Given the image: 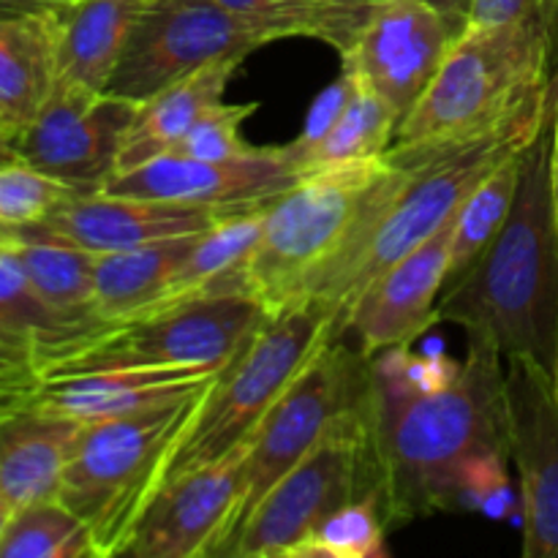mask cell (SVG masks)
Masks as SVG:
<instances>
[{
	"mask_svg": "<svg viewBox=\"0 0 558 558\" xmlns=\"http://www.w3.org/2000/svg\"><path fill=\"white\" fill-rule=\"evenodd\" d=\"M368 439L387 529L456 510L463 466L507 450L505 357L469 341L456 379L434 390H412L371 368Z\"/></svg>",
	"mask_w": 558,
	"mask_h": 558,
	"instance_id": "obj_1",
	"label": "cell"
},
{
	"mask_svg": "<svg viewBox=\"0 0 558 558\" xmlns=\"http://www.w3.org/2000/svg\"><path fill=\"white\" fill-rule=\"evenodd\" d=\"M550 120L521 153V183L510 218L485 254L450 281L436 314L466 341L501 357H532L548 371L558 360V218L550 189Z\"/></svg>",
	"mask_w": 558,
	"mask_h": 558,
	"instance_id": "obj_2",
	"label": "cell"
},
{
	"mask_svg": "<svg viewBox=\"0 0 558 558\" xmlns=\"http://www.w3.org/2000/svg\"><path fill=\"white\" fill-rule=\"evenodd\" d=\"M556 80V76H554ZM554 109V96L537 112L526 114L510 129L461 147L434 161L396 167L390 163L379 183L365 196L363 210L354 218L336 254L308 278L300 303H319L332 316L336 338L343 316L360 294L401 256L434 238L458 213L480 180L499 167L512 153L523 150Z\"/></svg>",
	"mask_w": 558,
	"mask_h": 558,
	"instance_id": "obj_3",
	"label": "cell"
},
{
	"mask_svg": "<svg viewBox=\"0 0 558 558\" xmlns=\"http://www.w3.org/2000/svg\"><path fill=\"white\" fill-rule=\"evenodd\" d=\"M556 58L558 38L543 27L469 22L385 158L414 167L510 129L550 101Z\"/></svg>",
	"mask_w": 558,
	"mask_h": 558,
	"instance_id": "obj_4",
	"label": "cell"
},
{
	"mask_svg": "<svg viewBox=\"0 0 558 558\" xmlns=\"http://www.w3.org/2000/svg\"><path fill=\"white\" fill-rule=\"evenodd\" d=\"M207 390L129 417L82 423L58 499L85 523L98 558L125 556Z\"/></svg>",
	"mask_w": 558,
	"mask_h": 558,
	"instance_id": "obj_5",
	"label": "cell"
},
{
	"mask_svg": "<svg viewBox=\"0 0 558 558\" xmlns=\"http://www.w3.org/2000/svg\"><path fill=\"white\" fill-rule=\"evenodd\" d=\"M332 338V316L319 303H300L267 316L238 357L218 371L169 461L167 480L221 461L245 445L287 387Z\"/></svg>",
	"mask_w": 558,
	"mask_h": 558,
	"instance_id": "obj_6",
	"label": "cell"
},
{
	"mask_svg": "<svg viewBox=\"0 0 558 558\" xmlns=\"http://www.w3.org/2000/svg\"><path fill=\"white\" fill-rule=\"evenodd\" d=\"M387 158L311 169L265 210V223L245 262V294L267 314L298 305L308 278L330 259L352 229Z\"/></svg>",
	"mask_w": 558,
	"mask_h": 558,
	"instance_id": "obj_7",
	"label": "cell"
},
{
	"mask_svg": "<svg viewBox=\"0 0 558 558\" xmlns=\"http://www.w3.org/2000/svg\"><path fill=\"white\" fill-rule=\"evenodd\" d=\"M376 496L368 439V401L347 414L325 441L289 469L259 499L234 537L229 558H292L322 518L341 505Z\"/></svg>",
	"mask_w": 558,
	"mask_h": 558,
	"instance_id": "obj_8",
	"label": "cell"
},
{
	"mask_svg": "<svg viewBox=\"0 0 558 558\" xmlns=\"http://www.w3.org/2000/svg\"><path fill=\"white\" fill-rule=\"evenodd\" d=\"M368 392L371 357H365L354 343L347 338H332L316 352V357L305 365L303 374L287 387V392L251 434L238 532L262 496L289 469L298 466L319 441H325L347 414L365 407Z\"/></svg>",
	"mask_w": 558,
	"mask_h": 558,
	"instance_id": "obj_9",
	"label": "cell"
},
{
	"mask_svg": "<svg viewBox=\"0 0 558 558\" xmlns=\"http://www.w3.org/2000/svg\"><path fill=\"white\" fill-rule=\"evenodd\" d=\"M248 294H207L158 314L104 327L85 349L44 376L120 365H196L221 371L267 319Z\"/></svg>",
	"mask_w": 558,
	"mask_h": 558,
	"instance_id": "obj_10",
	"label": "cell"
},
{
	"mask_svg": "<svg viewBox=\"0 0 558 558\" xmlns=\"http://www.w3.org/2000/svg\"><path fill=\"white\" fill-rule=\"evenodd\" d=\"M259 47L265 41L218 0H145L107 90L140 104L205 65L245 60Z\"/></svg>",
	"mask_w": 558,
	"mask_h": 558,
	"instance_id": "obj_11",
	"label": "cell"
},
{
	"mask_svg": "<svg viewBox=\"0 0 558 558\" xmlns=\"http://www.w3.org/2000/svg\"><path fill=\"white\" fill-rule=\"evenodd\" d=\"M140 104L114 93L54 85L25 131L9 142L16 158L69 185L98 194L118 174L120 145Z\"/></svg>",
	"mask_w": 558,
	"mask_h": 558,
	"instance_id": "obj_12",
	"label": "cell"
},
{
	"mask_svg": "<svg viewBox=\"0 0 558 558\" xmlns=\"http://www.w3.org/2000/svg\"><path fill=\"white\" fill-rule=\"evenodd\" d=\"M505 436L521 477L523 556L558 558V387L532 357H505Z\"/></svg>",
	"mask_w": 558,
	"mask_h": 558,
	"instance_id": "obj_13",
	"label": "cell"
},
{
	"mask_svg": "<svg viewBox=\"0 0 558 558\" xmlns=\"http://www.w3.org/2000/svg\"><path fill=\"white\" fill-rule=\"evenodd\" d=\"M245 458L248 441L221 461L169 477L147 505L125 556H227L245 494Z\"/></svg>",
	"mask_w": 558,
	"mask_h": 558,
	"instance_id": "obj_14",
	"label": "cell"
},
{
	"mask_svg": "<svg viewBox=\"0 0 558 558\" xmlns=\"http://www.w3.org/2000/svg\"><path fill=\"white\" fill-rule=\"evenodd\" d=\"M300 178L303 174L294 169L281 145H251L240 156L221 158V161L167 153V156L118 172L104 191L210 207L218 213H240L267 207L283 191L292 189Z\"/></svg>",
	"mask_w": 558,
	"mask_h": 558,
	"instance_id": "obj_15",
	"label": "cell"
},
{
	"mask_svg": "<svg viewBox=\"0 0 558 558\" xmlns=\"http://www.w3.org/2000/svg\"><path fill=\"white\" fill-rule=\"evenodd\" d=\"M452 38L447 22L428 3L392 0L360 31L357 41L343 54V69L403 120L434 82Z\"/></svg>",
	"mask_w": 558,
	"mask_h": 558,
	"instance_id": "obj_16",
	"label": "cell"
},
{
	"mask_svg": "<svg viewBox=\"0 0 558 558\" xmlns=\"http://www.w3.org/2000/svg\"><path fill=\"white\" fill-rule=\"evenodd\" d=\"M452 221L412 254L387 267L343 316L341 336L365 357L392 347H412L439 322L436 305L450 283Z\"/></svg>",
	"mask_w": 558,
	"mask_h": 558,
	"instance_id": "obj_17",
	"label": "cell"
},
{
	"mask_svg": "<svg viewBox=\"0 0 558 558\" xmlns=\"http://www.w3.org/2000/svg\"><path fill=\"white\" fill-rule=\"evenodd\" d=\"M223 216L229 213L98 191V194H71L58 210L36 223V229L69 240L90 254H114L161 240L199 234Z\"/></svg>",
	"mask_w": 558,
	"mask_h": 558,
	"instance_id": "obj_18",
	"label": "cell"
},
{
	"mask_svg": "<svg viewBox=\"0 0 558 558\" xmlns=\"http://www.w3.org/2000/svg\"><path fill=\"white\" fill-rule=\"evenodd\" d=\"M218 371L196 365H120V368L71 371L44 376L33 407L63 414L76 423L129 417L163 403L202 392L216 381Z\"/></svg>",
	"mask_w": 558,
	"mask_h": 558,
	"instance_id": "obj_19",
	"label": "cell"
},
{
	"mask_svg": "<svg viewBox=\"0 0 558 558\" xmlns=\"http://www.w3.org/2000/svg\"><path fill=\"white\" fill-rule=\"evenodd\" d=\"M145 0H58L38 9L54 38V85L104 93Z\"/></svg>",
	"mask_w": 558,
	"mask_h": 558,
	"instance_id": "obj_20",
	"label": "cell"
},
{
	"mask_svg": "<svg viewBox=\"0 0 558 558\" xmlns=\"http://www.w3.org/2000/svg\"><path fill=\"white\" fill-rule=\"evenodd\" d=\"M80 428L33 403L0 417V490L14 510L58 499Z\"/></svg>",
	"mask_w": 558,
	"mask_h": 558,
	"instance_id": "obj_21",
	"label": "cell"
},
{
	"mask_svg": "<svg viewBox=\"0 0 558 558\" xmlns=\"http://www.w3.org/2000/svg\"><path fill=\"white\" fill-rule=\"evenodd\" d=\"M112 322H76L49 308L27 283L14 256V238L0 248V341L22 349L44 374L58 368Z\"/></svg>",
	"mask_w": 558,
	"mask_h": 558,
	"instance_id": "obj_22",
	"label": "cell"
},
{
	"mask_svg": "<svg viewBox=\"0 0 558 558\" xmlns=\"http://www.w3.org/2000/svg\"><path fill=\"white\" fill-rule=\"evenodd\" d=\"M58 82L52 27L44 11H0V125L5 142L33 123Z\"/></svg>",
	"mask_w": 558,
	"mask_h": 558,
	"instance_id": "obj_23",
	"label": "cell"
},
{
	"mask_svg": "<svg viewBox=\"0 0 558 558\" xmlns=\"http://www.w3.org/2000/svg\"><path fill=\"white\" fill-rule=\"evenodd\" d=\"M240 63H243L240 58L218 60V63L205 65V69L194 71L140 101L134 120L125 129L123 145H120L118 172L172 153L185 131L194 125V120L207 107L223 101L229 80L240 69Z\"/></svg>",
	"mask_w": 558,
	"mask_h": 558,
	"instance_id": "obj_24",
	"label": "cell"
},
{
	"mask_svg": "<svg viewBox=\"0 0 558 558\" xmlns=\"http://www.w3.org/2000/svg\"><path fill=\"white\" fill-rule=\"evenodd\" d=\"M196 234L161 240L114 254H96V314L107 322H129L150 316L167 298L172 278L189 256Z\"/></svg>",
	"mask_w": 558,
	"mask_h": 558,
	"instance_id": "obj_25",
	"label": "cell"
},
{
	"mask_svg": "<svg viewBox=\"0 0 558 558\" xmlns=\"http://www.w3.org/2000/svg\"><path fill=\"white\" fill-rule=\"evenodd\" d=\"M11 238L27 283L49 308L76 322H107L96 314V254L36 227L11 229Z\"/></svg>",
	"mask_w": 558,
	"mask_h": 558,
	"instance_id": "obj_26",
	"label": "cell"
},
{
	"mask_svg": "<svg viewBox=\"0 0 558 558\" xmlns=\"http://www.w3.org/2000/svg\"><path fill=\"white\" fill-rule=\"evenodd\" d=\"M349 71V69H347ZM398 114L371 90L365 82L354 76V90L349 101L343 104L341 114L332 123V129L322 136L319 145L303 158L300 172L330 167V163L349 161H371V158H385L387 150L396 142Z\"/></svg>",
	"mask_w": 558,
	"mask_h": 558,
	"instance_id": "obj_27",
	"label": "cell"
},
{
	"mask_svg": "<svg viewBox=\"0 0 558 558\" xmlns=\"http://www.w3.org/2000/svg\"><path fill=\"white\" fill-rule=\"evenodd\" d=\"M521 153L523 150L512 153L499 167L490 169L458 207L456 221H452L450 281L461 278L485 254V248L494 243L510 218L518 183H521Z\"/></svg>",
	"mask_w": 558,
	"mask_h": 558,
	"instance_id": "obj_28",
	"label": "cell"
},
{
	"mask_svg": "<svg viewBox=\"0 0 558 558\" xmlns=\"http://www.w3.org/2000/svg\"><path fill=\"white\" fill-rule=\"evenodd\" d=\"M0 558H98L85 523L60 499L36 501L14 510Z\"/></svg>",
	"mask_w": 558,
	"mask_h": 558,
	"instance_id": "obj_29",
	"label": "cell"
},
{
	"mask_svg": "<svg viewBox=\"0 0 558 558\" xmlns=\"http://www.w3.org/2000/svg\"><path fill=\"white\" fill-rule=\"evenodd\" d=\"M387 523L379 496L352 499L322 518L292 558H385Z\"/></svg>",
	"mask_w": 558,
	"mask_h": 558,
	"instance_id": "obj_30",
	"label": "cell"
},
{
	"mask_svg": "<svg viewBox=\"0 0 558 558\" xmlns=\"http://www.w3.org/2000/svg\"><path fill=\"white\" fill-rule=\"evenodd\" d=\"M74 191L25 161L0 163V227H36Z\"/></svg>",
	"mask_w": 558,
	"mask_h": 558,
	"instance_id": "obj_31",
	"label": "cell"
},
{
	"mask_svg": "<svg viewBox=\"0 0 558 558\" xmlns=\"http://www.w3.org/2000/svg\"><path fill=\"white\" fill-rule=\"evenodd\" d=\"M256 109H259V104H213L194 120V125L185 131V136L172 153L189 158H205V161L240 156L251 147L240 134V129Z\"/></svg>",
	"mask_w": 558,
	"mask_h": 558,
	"instance_id": "obj_32",
	"label": "cell"
},
{
	"mask_svg": "<svg viewBox=\"0 0 558 558\" xmlns=\"http://www.w3.org/2000/svg\"><path fill=\"white\" fill-rule=\"evenodd\" d=\"M265 44L278 38H314L316 0H218Z\"/></svg>",
	"mask_w": 558,
	"mask_h": 558,
	"instance_id": "obj_33",
	"label": "cell"
},
{
	"mask_svg": "<svg viewBox=\"0 0 558 558\" xmlns=\"http://www.w3.org/2000/svg\"><path fill=\"white\" fill-rule=\"evenodd\" d=\"M392 0H316L314 38L347 54L371 16Z\"/></svg>",
	"mask_w": 558,
	"mask_h": 558,
	"instance_id": "obj_34",
	"label": "cell"
},
{
	"mask_svg": "<svg viewBox=\"0 0 558 558\" xmlns=\"http://www.w3.org/2000/svg\"><path fill=\"white\" fill-rule=\"evenodd\" d=\"M352 90H354V74L352 71L343 69V74L338 76V80L332 82V85L327 87V90L314 101L308 118H305L303 131H300V134L294 136L289 145H281L283 153H287V158L294 163V169H298V172H300V163H303V158L308 156V153L319 145L322 136L332 129V123L338 120V114H341L343 104L349 101Z\"/></svg>",
	"mask_w": 558,
	"mask_h": 558,
	"instance_id": "obj_35",
	"label": "cell"
},
{
	"mask_svg": "<svg viewBox=\"0 0 558 558\" xmlns=\"http://www.w3.org/2000/svg\"><path fill=\"white\" fill-rule=\"evenodd\" d=\"M472 22L537 25L558 38V0H474Z\"/></svg>",
	"mask_w": 558,
	"mask_h": 558,
	"instance_id": "obj_36",
	"label": "cell"
},
{
	"mask_svg": "<svg viewBox=\"0 0 558 558\" xmlns=\"http://www.w3.org/2000/svg\"><path fill=\"white\" fill-rule=\"evenodd\" d=\"M41 385V368L22 349L0 341V403L27 407Z\"/></svg>",
	"mask_w": 558,
	"mask_h": 558,
	"instance_id": "obj_37",
	"label": "cell"
},
{
	"mask_svg": "<svg viewBox=\"0 0 558 558\" xmlns=\"http://www.w3.org/2000/svg\"><path fill=\"white\" fill-rule=\"evenodd\" d=\"M428 3L441 20L447 22V27L452 31V36L463 33L472 22V9H474V0H423Z\"/></svg>",
	"mask_w": 558,
	"mask_h": 558,
	"instance_id": "obj_38",
	"label": "cell"
},
{
	"mask_svg": "<svg viewBox=\"0 0 558 558\" xmlns=\"http://www.w3.org/2000/svg\"><path fill=\"white\" fill-rule=\"evenodd\" d=\"M550 189H554V205L558 218V69L554 80V120H550Z\"/></svg>",
	"mask_w": 558,
	"mask_h": 558,
	"instance_id": "obj_39",
	"label": "cell"
},
{
	"mask_svg": "<svg viewBox=\"0 0 558 558\" xmlns=\"http://www.w3.org/2000/svg\"><path fill=\"white\" fill-rule=\"evenodd\" d=\"M52 3L58 0H0V11H38Z\"/></svg>",
	"mask_w": 558,
	"mask_h": 558,
	"instance_id": "obj_40",
	"label": "cell"
},
{
	"mask_svg": "<svg viewBox=\"0 0 558 558\" xmlns=\"http://www.w3.org/2000/svg\"><path fill=\"white\" fill-rule=\"evenodd\" d=\"M11 515H14V507L9 505V499L3 496V490H0V539H3L5 534V526H9Z\"/></svg>",
	"mask_w": 558,
	"mask_h": 558,
	"instance_id": "obj_41",
	"label": "cell"
},
{
	"mask_svg": "<svg viewBox=\"0 0 558 558\" xmlns=\"http://www.w3.org/2000/svg\"><path fill=\"white\" fill-rule=\"evenodd\" d=\"M9 161H16V153L9 142L0 140V163H9Z\"/></svg>",
	"mask_w": 558,
	"mask_h": 558,
	"instance_id": "obj_42",
	"label": "cell"
},
{
	"mask_svg": "<svg viewBox=\"0 0 558 558\" xmlns=\"http://www.w3.org/2000/svg\"><path fill=\"white\" fill-rule=\"evenodd\" d=\"M11 243V229H0V248Z\"/></svg>",
	"mask_w": 558,
	"mask_h": 558,
	"instance_id": "obj_43",
	"label": "cell"
},
{
	"mask_svg": "<svg viewBox=\"0 0 558 558\" xmlns=\"http://www.w3.org/2000/svg\"><path fill=\"white\" fill-rule=\"evenodd\" d=\"M14 409H22V407H11V403H0V417H3V414H9V412H14Z\"/></svg>",
	"mask_w": 558,
	"mask_h": 558,
	"instance_id": "obj_44",
	"label": "cell"
},
{
	"mask_svg": "<svg viewBox=\"0 0 558 558\" xmlns=\"http://www.w3.org/2000/svg\"><path fill=\"white\" fill-rule=\"evenodd\" d=\"M554 376H556V387H558V360H556V371H554Z\"/></svg>",
	"mask_w": 558,
	"mask_h": 558,
	"instance_id": "obj_45",
	"label": "cell"
},
{
	"mask_svg": "<svg viewBox=\"0 0 558 558\" xmlns=\"http://www.w3.org/2000/svg\"><path fill=\"white\" fill-rule=\"evenodd\" d=\"M0 140H3V142H5V134H3V125H0Z\"/></svg>",
	"mask_w": 558,
	"mask_h": 558,
	"instance_id": "obj_46",
	"label": "cell"
},
{
	"mask_svg": "<svg viewBox=\"0 0 558 558\" xmlns=\"http://www.w3.org/2000/svg\"><path fill=\"white\" fill-rule=\"evenodd\" d=\"M0 229H3V227H0Z\"/></svg>",
	"mask_w": 558,
	"mask_h": 558,
	"instance_id": "obj_47",
	"label": "cell"
}]
</instances>
